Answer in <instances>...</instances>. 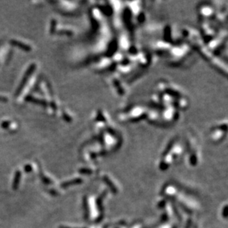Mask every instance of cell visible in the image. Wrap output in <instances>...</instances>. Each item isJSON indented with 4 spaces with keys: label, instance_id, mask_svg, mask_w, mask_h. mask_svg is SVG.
I'll use <instances>...</instances> for the list:
<instances>
[{
    "label": "cell",
    "instance_id": "1",
    "mask_svg": "<svg viewBox=\"0 0 228 228\" xmlns=\"http://www.w3.org/2000/svg\"><path fill=\"white\" fill-rule=\"evenodd\" d=\"M34 68H35V64H32V65L30 67V68H29L28 70L27 71V72H26L25 75H24V78H23L21 84H20V86H19V88H18V90L17 92H16V95H18V94H19V92H20V91H21V90L22 89L23 86H24V84H25V82L26 81H27V79H28V77L30 76V75H31V73H32V72L33 71Z\"/></svg>",
    "mask_w": 228,
    "mask_h": 228
},
{
    "label": "cell",
    "instance_id": "2",
    "mask_svg": "<svg viewBox=\"0 0 228 228\" xmlns=\"http://www.w3.org/2000/svg\"><path fill=\"white\" fill-rule=\"evenodd\" d=\"M11 43L13 44L14 45H16V46L19 47L20 48H22V49H24V50H31V47L28 46V45L25 44L24 43H22V42H18V41H11Z\"/></svg>",
    "mask_w": 228,
    "mask_h": 228
},
{
    "label": "cell",
    "instance_id": "3",
    "mask_svg": "<svg viewBox=\"0 0 228 228\" xmlns=\"http://www.w3.org/2000/svg\"><path fill=\"white\" fill-rule=\"evenodd\" d=\"M8 101V99L6 98V97H3V96H0V101H5V102H6V101Z\"/></svg>",
    "mask_w": 228,
    "mask_h": 228
}]
</instances>
